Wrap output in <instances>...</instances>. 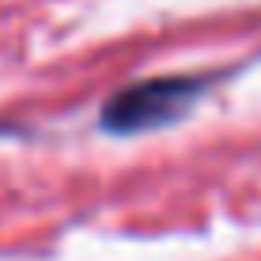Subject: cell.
I'll return each instance as SVG.
<instances>
[{"instance_id":"obj_1","label":"cell","mask_w":261,"mask_h":261,"mask_svg":"<svg viewBox=\"0 0 261 261\" xmlns=\"http://www.w3.org/2000/svg\"><path fill=\"white\" fill-rule=\"evenodd\" d=\"M204 76H151L121 87L98 110V125L106 133H144L163 129L190 114V106L204 95Z\"/></svg>"}]
</instances>
